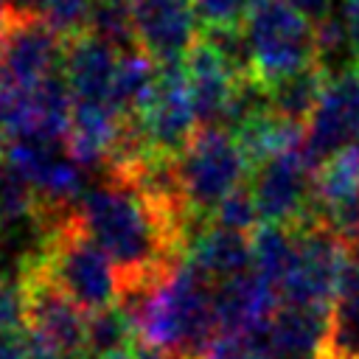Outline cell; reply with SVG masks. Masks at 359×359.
<instances>
[{
    "label": "cell",
    "mask_w": 359,
    "mask_h": 359,
    "mask_svg": "<svg viewBox=\"0 0 359 359\" xmlns=\"http://www.w3.org/2000/svg\"><path fill=\"white\" fill-rule=\"evenodd\" d=\"M76 216L107 250L121 283H160L188 252L185 236L121 174L87 188Z\"/></svg>",
    "instance_id": "cell-1"
},
{
    "label": "cell",
    "mask_w": 359,
    "mask_h": 359,
    "mask_svg": "<svg viewBox=\"0 0 359 359\" xmlns=\"http://www.w3.org/2000/svg\"><path fill=\"white\" fill-rule=\"evenodd\" d=\"M213 294L216 280L182 258L154 289L137 325L140 342L168 353L171 359H202L210 342L219 337Z\"/></svg>",
    "instance_id": "cell-2"
},
{
    "label": "cell",
    "mask_w": 359,
    "mask_h": 359,
    "mask_svg": "<svg viewBox=\"0 0 359 359\" xmlns=\"http://www.w3.org/2000/svg\"><path fill=\"white\" fill-rule=\"evenodd\" d=\"M42 266L56 280V286L67 297H73L87 314L118 303L121 272L107 250L79 222L76 210L53 230Z\"/></svg>",
    "instance_id": "cell-3"
},
{
    "label": "cell",
    "mask_w": 359,
    "mask_h": 359,
    "mask_svg": "<svg viewBox=\"0 0 359 359\" xmlns=\"http://www.w3.org/2000/svg\"><path fill=\"white\" fill-rule=\"evenodd\" d=\"M241 25L252 53V76L264 84L314 62V22L306 20L292 3L258 0Z\"/></svg>",
    "instance_id": "cell-4"
},
{
    "label": "cell",
    "mask_w": 359,
    "mask_h": 359,
    "mask_svg": "<svg viewBox=\"0 0 359 359\" xmlns=\"http://www.w3.org/2000/svg\"><path fill=\"white\" fill-rule=\"evenodd\" d=\"M250 160L224 126H199L177 154V171L191 210L210 213L230 191L247 182Z\"/></svg>",
    "instance_id": "cell-5"
},
{
    "label": "cell",
    "mask_w": 359,
    "mask_h": 359,
    "mask_svg": "<svg viewBox=\"0 0 359 359\" xmlns=\"http://www.w3.org/2000/svg\"><path fill=\"white\" fill-rule=\"evenodd\" d=\"M314 165L309 163L303 146L289 149L261 165H255L250 177V188L264 222L303 227L320 219H328L311 196Z\"/></svg>",
    "instance_id": "cell-6"
},
{
    "label": "cell",
    "mask_w": 359,
    "mask_h": 359,
    "mask_svg": "<svg viewBox=\"0 0 359 359\" xmlns=\"http://www.w3.org/2000/svg\"><path fill=\"white\" fill-rule=\"evenodd\" d=\"M20 286L25 297V325L42 334L62 353V359H90L87 311L56 286L42 261L20 278Z\"/></svg>",
    "instance_id": "cell-7"
},
{
    "label": "cell",
    "mask_w": 359,
    "mask_h": 359,
    "mask_svg": "<svg viewBox=\"0 0 359 359\" xmlns=\"http://www.w3.org/2000/svg\"><path fill=\"white\" fill-rule=\"evenodd\" d=\"M67 39L50 28L42 17L20 14L8 6L3 53H0V84L31 90L50 73L62 70Z\"/></svg>",
    "instance_id": "cell-8"
},
{
    "label": "cell",
    "mask_w": 359,
    "mask_h": 359,
    "mask_svg": "<svg viewBox=\"0 0 359 359\" xmlns=\"http://www.w3.org/2000/svg\"><path fill=\"white\" fill-rule=\"evenodd\" d=\"M359 140V62L328 76L325 90L306 121L303 151L314 171L339 149Z\"/></svg>",
    "instance_id": "cell-9"
},
{
    "label": "cell",
    "mask_w": 359,
    "mask_h": 359,
    "mask_svg": "<svg viewBox=\"0 0 359 359\" xmlns=\"http://www.w3.org/2000/svg\"><path fill=\"white\" fill-rule=\"evenodd\" d=\"M140 123L149 137V146L157 154L177 157L188 146V140L199 129V118L188 87L185 59L160 65L157 90L146 104V109L140 112Z\"/></svg>",
    "instance_id": "cell-10"
},
{
    "label": "cell",
    "mask_w": 359,
    "mask_h": 359,
    "mask_svg": "<svg viewBox=\"0 0 359 359\" xmlns=\"http://www.w3.org/2000/svg\"><path fill=\"white\" fill-rule=\"evenodd\" d=\"M135 39L157 65L182 62L199 42L202 25L194 0H132Z\"/></svg>",
    "instance_id": "cell-11"
},
{
    "label": "cell",
    "mask_w": 359,
    "mask_h": 359,
    "mask_svg": "<svg viewBox=\"0 0 359 359\" xmlns=\"http://www.w3.org/2000/svg\"><path fill=\"white\" fill-rule=\"evenodd\" d=\"M216 320L219 334L255 337L264 334L280 309V292L275 283L261 278L255 269L216 283Z\"/></svg>",
    "instance_id": "cell-12"
},
{
    "label": "cell",
    "mask_w": 359,
    "mask_h": 359,
    "mask_svg": "<svg viewBox=\"0 0 359 359\" xmlns=\"http://www.w3.org/2000/svg\"><path fill=\"white\" fill-rule=\"evenodd\" d=\"M185 70H188V87H191L199 126H224V118L241 76L227 65V59L205 36H199V42L188 50Z\"/></svg>",
    "instance_id": "cell-13"
},
{
    "label": "cell",
    "mask_w": 359,
    "mask_h": 359,
    "mask_svg": "<svg viewBox=\"0 0 359 359\" xmlns=\"http://www.w3.org/2000/svg\"><path fill=\"white\" fill-rule=\"evenodd\" d=\"M328 325L331 306L283 303L264 334L269 359H325Z\"/></svg>",
    "instance_id": "cell-14"
},
{
    "label": "cell",
    "mask_w": 359,
    "mask_h": 359,
    "mask_svg": "<svg viewBox=\"0 0 359 359\" xmlns=\"http://www.w3.org/2000/svg\"><path fill=\"white\" fill-rule=\"evenodd\" d=\"M121 50L101 36L84 31L67 39L62 56V73L79 101H109L115 67Z\"/></svg>",
    "instance_id": "cell-15"
},
{
    "label": "cell",
    "mask_w": 359,
    "mask_h": 359,
    "mask_svg": "<svg viewBox=\"0 0 359 359\" xmlns=\"http://www.w3.org/2000/svg\"><path fill=\"white\" fill-rule=\"evenodd\" d=\"M185 258L196 264L210 280L222 283L252 269V238L238 230L208 224L191 244Z\"/></svg>",
    "instance_id": "cell-16"
},
{
    "label": "cell",
    "mask_w": 359,
    "mask_h": 359,
    "mask_svg": "<svg viewBox=\"0 0 359 359\" xmlns=\"http://www.w3.org/2000/svg\"><path fill=\"white\" fill-rule=\"evenodd\" d=\"M244 157L250 160V165H261L289 149L303 146L306 137V123H294L280 118L272 109H264L252 118H247L241 126L233 129Z\"/></svg>",
    "instance_id": "cell-17"
},
{
    "label": "cell",
    "mask_w": 359,
    "mask_h": 359,
    "mask_svg": "<svg viewBox=\"0 0 359 359\" xmlns=\"http://www.w3.org/2000/svg\"><path fill=\"white\" fill-rule=\"evenodd\" d=\"M157 79L160 65L143 48L135 45L129 50H121L109 90V104L121 115H140L157 90Z\"/></svg>",
    "instance_id": "cell-18"
},
{
    "label": "cell",
    "mask_w": 359,
    "mask_h": 359,
    "mask_svg": "<svg viewBox=\"0 0 359 359\" xmlns=\"http://www.w3.org/2000/svg\"><path fill=\"white\" fill-rule=\"evenodd\" d=\"M311 196L325 216L359 199V140L331 154L314 171Z\"/></svg>",
    "instance_id": "cell-19"
},
{
    "label": "cell",
    "mask_w": 359,
    "mask_h": 359,
    "mask_svg": "<svg viewBox=\"0 0 359 359\" xmlns=\"http://www.w3.org/2000/svg\"><path fill=\"white\" fill-rule=\"evenodd\" d=\"M325 81H328V73L317 62H311L309 67L266 84L269 87V107H272V112H278L286 121L306 123L309 115L314 112L323 90H325Z\"/></svg>",
    "instance_id": "cell-20"
},
{
    "label": "cell",
    "mask_w": 359,
    "mask_h": 359,
    "mask_svg": "<svg viewBox=\"0 0 359 359\" xmlns=\"http://www.w3.org/2000/svg\"><path fill=\"white\" fill-rule=\"evenodd\" d=\"M250 238H252V269L269 283L280 286L297 264V252H300L297 233L286 224L264 222L252 230Z\"/></svg>",
    "instance_id": "cell-21"
},
{
    "label": "cell",
    "mask_w": 359,
    "mask_h": 359,
    "mask_svg": "<svg viewBox=\"0 0 359 359\" xmlns=\"http://www.w3.org/2000/svg\"><path fill=\"white\" fill-rule=\"evenodd\" d=\"M137 342H140L137 323L118 303L87 314V356L90 359H101V356H109V353H118V351H129Z\"/></svg>",
    "instance_id": "cell-22"
},
{
    "label": "cell",
    "mask_w": 359,
    "mask_h": 359,
    "mask_svg": "<svg viewBox=\"0 0 359 359\" xmlns=\"http://www.w3.org/2000/svg\"><path fill=\"white\" fill-rule=\"evenodd\" d=\"M87 31L115 45L118 50H129L137 45L135 39V14L132 0H93Z\"/></svg>",
    "instance_id": "cell-23"
},
{
    "label": "cell",
    "mask_w": 359,
    "mask_h": 359,
    "mask_svg": "<svg viewBox=\"0 0 359 359\" xmlns=\"http://www.w3.org/2000/svg\"><path fill=\"white\" fill-rule=\"evenodd\" d=\"M325 359H359V292L337 294L331 303Z\"/></svg>",
    "instance_id": "cell-24"
},
{
    "label": "cell",
    "mask_w": 359,
    "mask_h": 359,
    "mask_svg": "<svg viewBox=\"0 0 359 359\" xmlns=\"http://www.w3.org/2000/svg\"><path fill=\"white\" fill-rule=\"evenodd\" d=\"M36 191L34 185L0 154V224L17 222L36 210Z\"/></svg>",
    "instance_id": "cell-25"
},
{
    "label": "cell",
    "mask_w": 359,
    "mask_h": 359,
    "mask_svg": "<svg viewBox=\"0 0 359 359\" xmlns=\"http://www.w3.org/2000/svg\"><path fill=\"white\" fill-rule=\"evenodd\" d=\"M210 224L216 227H227V230H238V233H250L258 227V205H255V196H252V188L244 182L238 185L236 191H230L210 213Z\"/></svg>",
    "instance_id": "cell-26"
},
{
    "label": "cell",
    "mask_w": 359,
    "mask_h": 359,
    "mask_svg": "<svg viewBox=\"0 0 359 359\" xmlns=\"http://www.w3.org/2000/svg\"><path fill=\"white\" fill-rule=\"evenodd\" d=\"M90 8H93V0H48L42 20L50 28H56L65 39H70V36L87 31Z\"/></svg>",
    "instance_id": "cell-27"
},
{
    "label": "cell",
    "mask_w": 359,
    "mask_h": 359,
    "mask_svg": "<svg viewBox=\"0 0 359 359\" xmlns=\"http://www.w3.org/2000/svg\"><path fill=\"white\" fill-rule=\"evenodd\" d=\"M258 0H194L202 31L241 25Z\"/></svg>",
    "instance_id": "cell-28"
},
{
    "label": "cell",
    "mask_w": 359,
    "mask_h": 359,
    "mask_svg": "<svg viewBox=\"0 0 359 359\" xmlns=\"http://www.w3.org/2000/svg\"><path fill=\"white\" fill-rule=\"evenodd\" d=\"M266 334V331H264ZM255 334V337H230V334H219L210 348L205 351L202 359H269L266 351V337Z\"/></svg>",
    "instance_id": "cell-29"
},
{
    "label": "cell",
    "mask_w": 359,
    "mask_h": 359,
    "mask_svg": "<svg viewBox=\"0 0 359 359\" xmlns=\"http://www.w3.org/2000/svg\"><path fill=\"white\" fill-rule=\"evenodd\" d=\"M25 328V297L20 280L0 278V334Z\"/></svg>",
    "instance_id": "cell-30"
},
{
    "label": "cell",
    "mask_w": 359,
    "mask_h": 359,
    "mask_svg": "<svg viewBox=\"0 0 359 359\" xmlns=\"http://www.w3.org/2000/svg\"><path fill=\"white\" fill-rule=\"evenodd\" d=\"M0 359H31L28 342H25V328L0 334Z\"/></svg>",
    "instance_id": "cell-31"
},
{
    "label": "cell",
    "mask_w": 359,
    "mask_h": 359,
    "mask_svg": "<svg viewBox=\"0 0 359 359\" xmlns=\"http://www.w3.org/2000/svg\"><path fill=\"white\" fill-rule=\"evenodd\" d=\"M286 3H292L306 20H311V22H320V20H325L334 8H337V0H286Z\"/></svg>",
    "instance_id": "cell-32"
},
{
    "label": "cell",
    "mask_w": 359,
    "mask_h": 359,
    "mask_svg": "<svg viewBox=\"0 0 359 359\" xmlns=\"http://www.w3.org/2000/svg\"><path fill=\"white\" fill-rule=\"evenodd\" d=\"M45 3L48 0H8V6L20 14H34V17H42L45 11Z\"/></svg>",
    "instance_id": "cell-33"
},
{
    "label": "cell",
    "mask_w": 359,
    "mask_h": 359,
    "mask_svg": "<svg viewBox=\"0 0 359 359\" xmlns=\"http://www.w3.org/2000/svg\"><path fill=\"white\" fill-rule=\"evenodd\" d=\"M337 14H342L348 22L359 20V0H337Z\"/></svg>",
    "instance_id": "cell-34"
},
{
    "label": "cell",
    "mask_w": 359,
    "mask_h": 359,
    "mask_svg": "<svg viewBox=\"0 0 359 359\" xmlns=\"http://www.w3.org/2000/svg\"><path fill=\"white\" fill-rule=\"evenodd\" d=\"M351 36H353V53H356V62H359V20L351 22Z\"/></svg>",
    "instance_id": "cell-35"
},
{
    "label": "cell",
    "mask_w": 359,
    "mask_h": 359,
    "mask_svg": "<svg viewBox=\"0 0 359 359\" xmlns=\"http://www.w3.org/2000/svg\"><path fill=\"white\" fill-rule=\"evenodd\" d=\"M101 359H135V353L129 348V351H118V353H109V356H101Z\"/></svg>",
    "instance_id": "cell-36"
},
{
    "label": "cell",
    "mask_w": 359,
    "mask_h": 359,
    "mask_svg": "<svg viewBox=\"0 0 359 359\" xmlns=\"http://www.w3.org/2000/svg\"><path fill=\"white\" fill-rule=\"evenodd\" d=\"M8 20V0H0V25H6Z\"/></svg>",
    "instance_id": "cell-37"
}]
</instances>
